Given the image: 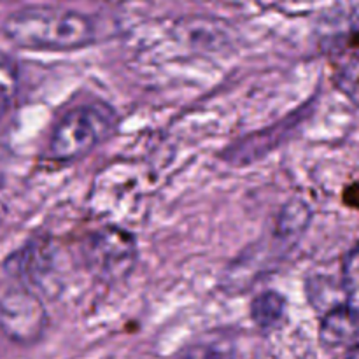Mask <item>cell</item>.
<instances>
[{
	"label": "cell",
	"instance_id": "ba28073f",
	"mask_svg": "<svg viewBox=\"0 0 359 359\" xmlns=\"http://www.w3.org/2000/svg\"><path fill=\"white\" fill-rule=\"evenodd\" d=\"M251 316L256 326L262 330L277 328L286 316V300L276 291H265L252 302Z\"/></svg>",
	"mask_w": 359,
	"mask_h": 359
},
{
	"label": "cell",
	"instance_id": "7c38bea8",
	"mask_svg": "<svg viewBox=\"0 0 359 359\" xmlns=\"http://www.w3.org/2000/svg\"><path fill=\"white\" fill-rule=\"evenodd\" d=\"M344 203L351 209H359V181L347 186L344 191Z\"/></svg>",
	"mask_w": 359,
	"mask_h": 359
},
{
	"label": "cell",
	"instance_id": "8fae6325",
	"mask_svg": "<svg viewBox=\"0 0 359 359\" xmlns=\"http://www.w3.org/2000/svg\"><path fill=\"white\" fill-rule=\"evenodd\" d=\"M342 283L349 293L359 290V245L347 255L346 263H344Z\"/></svg>",
	"mask_w": 359,
	"mask_h": 359
},
{
	"label": "cell",
	"instance_id": "30bf717a",
	"mask_svg": "<svg viewBox=\"0 0 359 359\" xmlns=\"http://www.w3.org/2000/svg\"><path fill=\"white\" fill-rule=\"evenodd\" d=\"M337 83L347 93V97L353 98L354 102L359 104V63L353 62L347 63L342 70H340Z\"/></svg>",
	"mask_w": 359,
	"mask_h": 359
},
{
	"label": "cell",
	"instance_id": "6da1fadb",
	"mask_svg": "<svg viewBox=\"0 0 359 359\" xmlns=\"http://www.w3.org/2000/svg\"><path fill=\"white\" fill-rule=\"evenodd\" d=\"M4 34L18 48L63 53L95 42L97 32L90 16L74 9L32 6L4 21Z\"/></svg>",
	"mask_w": 359,
	"mask_h": 359
},
{
	"label": "cell",
	"instance_id": "9c48e42d",
	"mask_svg": "<svg viewBox=\"0 0 359 359\" xmlns=\"http://www.w3.org/2000/svg\"><path fill=\"white\" fill-rule=\"evenodd\" d=\"M20 86V67L7 53L0 51V119L13 105Z\"/></svg>",
	"mask_w": 359,
	"mask_h": 359
},
{
	"label": "cell",
	"instance_id": "8992f818",
	"mask_svg": "<svg viewBox=\"0 0 359 359\" xmlns=\"http://www.w3.org/2000/svg\"><path fill=\"white\" fill-rule=\"evenodd\" d=\"M359 337V311L344 304L323 316L319 339L328 347H342L353 344Z\"/></svg>",
	"mask_w": 359,
	"mask_h": 359
},
{
	"label": "cell",
	"instance_id": "52a82bcc",
	"mask_svg": "<svg viewBox=\"0 0 359 359\" xmlns=\"http://www.w3.org/2000/svg\"><path fill=\"white\" fill-rule=\"evenodd\" d=\"M311 207L300 198H293L280 209L277 217V237L280 241L294 242L305 233L311 223Z\"/></svg>",
	"mask_w": 359,
	"mask_h": 359
},
{
	"label": "cell",
	"instance_id": "3957f363",
	"mask_svg": "<svg viewBox=\"0 0 359 359\" xmlns=\"http://www.w3.org/2000/svg\"><path fill=\"white\" fill-rule=\"evenodd\" d=\"M86 269L100 280H121L137 262V242L132 233L118 226H105L88 235L83 242Z\"/></svg>",
	"mask_w": 359,
	"mask_h": 359
},
{
	"label": "cell",
	"instance_id": "277c9868",
	"mask_svg": "<svg viewBox=\"0 0 359 359\" xmlns=\"http://www.w3.org/2000/svg\"><path fill=\"white\" fill-rule=\"evenodd\" d=\"M4 269L25 284L41 286L55 269V249L46 238H32L6 259Z\"/></svg>",
	"mask_w": 359,
	"mask_h": 359
},
{
	"label": "cell",
	"instance_id": "7a4b0ae2",
	"mask_svg": "<svg viewBox=\"0 0 359 359\" xmlns=\"http://www.w3.org/2000/svg\"><path fill=\"white\" fill-rule=\"evenodd\" d=\"M119 118L114 109L95 102L67 112L49 139V156L55 161H76L90 154L116 132Z\"/></svg>",
	"mask_w": 359,
	"mask_h": 359
},
{
	"label": "cell",
	"instance_id": "5b68a950",
	"mask_svg": "<svg viewBox=\"0 0 359 359\" xmlns=\"http://www.w3.org/2000/svg\"><path fill=\"white\" fill-rule=\"evenodd\" d=\"M0 323L14 339H28L41 332L44 311L34 294L20 291L9 294L0 305Z\"/></svg>",
	"mask_w": 359,
	"mask_h": 359
},
{
	"label": "cell",
	"instance_id": "4fadbf2b",
	"mask_svg": "<svg viewBox=\"0 0 359 359\" xmlns=\"http://www.w3.org/2000/svg\"><path fill=\"white\" fill-rule=\"evenodd\" d=\"M346 359H359V346H353L347 351Z\"/></svg>",
	"mask_w": 359,
	"mask_h": 359
}]
</instances>
